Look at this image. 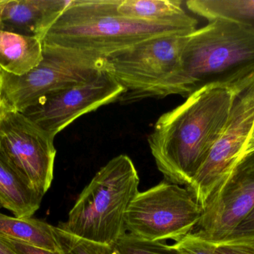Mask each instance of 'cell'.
I'll list each match as a JSON object with an SVG mask.
<instances>
[{
	"instance_id": "1",
	"label": "cell",
	"mask_w": 254,
	"mask_h": 254,
	"mask_svg": "<svg viewBox=\"0 0 254 254\" xmlns=\"http://www.w3.org/2000/svg\"><path fill=\"white\" fill-rule=\"evenodd\" d=\"M232 98V85H206L158 118L148 143L167 181L189 186L223 131Z\"/></svg>"
},
{
	"instance_id": "2",
	"label": "cell",
	"mask_w": 254,
	"mask_h": 254,
	"mask_svg": "<svg viewBox=\"0 0 254 254\" xmlns=\"http://www.w3.org/2000/svg\"><path fill=\"white\" fill-rule=\"evenodd\" d=\"M254 73V28L217 19L188 36L174 72L140 95L188 97L212 84L231 85Z\"/></svg>"
},
{
	"instance_id": "3",
	"label": "cell",
	"mask_w": 254,
	"mask_h": 254,
	"mask_svg": "<svg viewBox=\"0 0 254 254\" xmlns=\"http://www.w3.org/2000/svg\"><path fill=\"white\" fill-rule=\"evenodd\" d=\"M198 21L148 22L125 17L115 10V0H74L51 26L42 42L96 56L108 55L149 39L197 29Z\"/></svg>"
},
{
	"instance_id": "4",
	"label": "cell",
	"mask_w": 254,
	"mask_h": 254,
	"mask_svg": "<svg viewBox=\"0 0 254 254\" xmlns=\"http://www.w3.org/2000/svg\"><path fill=\"white\" fill-rule=\"evenodd\" d=\"M139 183L129 157L113 158L84 188L66 222L58 228L80 238L113 246L127 233L125 216L138 193Z\"/></svg>"
},
{
	"instance_id": "5",
	"label": "cell",
	"mask_w": 254,
	"mask_h": 254,
	"mask_svg": "<svg viewBox=\"0 0 254 254\" xmlns=\"http://www.w3.org/2000/svg\"><path fill=\"white\" fill-rule=\"evenodd\" d=\"M105 71L104 58L43 43L41 61L26 74L14 76L0 69V90L9 107L22 113L46 94L86 83Z\"/></svg>"
},
{
	"instance_id": "6",
	"label": "cell",
	"mask_w": 254,
	"mask_h": 254,
	"mask_svg": "<svg viewBox=\"0 0 254 254\" xmlns=\"http://www.w3.org/2000/svg\"><path fill=\"white\" fill-rule=\"evenodd\" d=\"M202 212L188 188L162 181L136 195L127 211L125 230L148 241L177 242L192 232Z\"/></svg>"
},
{
	"instance_id": "7",
	"label": "cell",
	"mask_w": 254,
	"mask_h": 254,
	"mask_svg": "<svg viewBox=\"0 0 254 254\" xmlns=\"http://www.w3.org/2000/svg\"><path fill=\"white\" fill-rule=\"evenodd\" d=\"M232 86V104L223 131L207 159L187 186L201 206L248 153L253 135L254 73L233 84Z\"/></svg>"
},
{
	"instance_id": "8",
	"label": "cell",
	"mask_w": 254,
	"mask_h": 254,
	"mask_svg": "<svg viewBox=\"0 0 254 254\" xmlns=\"http://www.w3.org/2000/svg\"><path fill=\"white\" fill-rule=\"evenodd\" d=\"M188 35L149 39L104 58L106 71L125 89L119 101L129 104L165 80L179 66Z\"/></svg>"
},
{
	"instance_id": "9",
	"label": "cell",
	"mask_w": 254,
	"mask_h": 254,
	"mask_svg": "<svg viewBox=\"0 0 254 254\" xmlns=\"http://www.w3.org/2000/svg\"><path fill=\"white\" fill-rule=\"evenodd\" d=\"M54 140L20 112H10L0 124V154L43 197L54 178L57 153Z\"/></svg>"
},
{
	"instance_id": "10",
	"label": "cell",
	"mask_w": 254,
	"mask_h": 254,
	"mask_svg": "<svg viewBox=\"0 0 254 254\" xmlns=\"http://www.w3.org/2000/svg\"><path fill=\"white\" fill-rule=\"evenodd\" d=\"M125 92L107 71L82 84L49 92L22 112L51 137L83 115L119 101Z\"/></svg>"
},
{
	"instance_id": "11",
	"label": "cell",
	"mask_w": 254,
	"mask_h": 254,
	"mask_svg": "<svg viewBox=\"0 0 254 254\" xmlns=\"http://www.w3.org/2000/svg\"><path fill=\"white\" fill-rule=\"evenodd\" d=\"M254 207V150L246 154L210 194L192 232L217 245Z\"/></svg>"
},
{
	"instance_id": "12",
	"label": "cell",
	"mask_w": 254,
	"mask_h": 254,
	"mask_svg": "<svg viewBox=\"0 0 254 254\" xmlns=\"http://www.w3.org/2000/svg\"><path fill=\"white\" fill-rule=\"evenodd\" d=\"M71 1L0 0V31L43 40Z\"/></svg>"
},
{
	"instance_id": "13",
	"label": "cell",
	"mask_w": 254,
	"mask_h": 254,
	"mask_svg": "<svg viewBox=\"0 0 254 254\" xmlns=\"http://www.w3.org/2000/svg\"><path fill=\"white\" fill-rule=\"evenodd\" d=\"M43 58V43L37 37L0 31V69L23 76L35 68Z\"/></svg>"
},
{
	"instance_id": "14",
	"label": "cell",
	"mask_w": 254,
	"mask_h": 254,
	"mask_svg": "<svg viewBox=\"0 0 254 254\" xmlns=\"http://www.w3.org/2000/svg\"><path fill=\"white\" fill-rule=\"evenodd\" d=\"M43 196L33 190L0 154V204L15 217L31 218Z\"/></svg>"
},
{
	"instance_id": "15",
	"label": "cell",
	"mask_w": 254,
	"mask_h": 254,
	"mask_svg": "<svg viewBox=\"0 0 254 254\" xmlns=\"http://www.w3.org/2000/svg\"><path fill=\"white\" fill-rule=\"evenodd\" d=\"M54 228L39 219L11 217L0 213V237L50 252H58Z\"/></svg>"
},
{
	"instance_id": "16",
	"label": "cell",
	"mask_w": 254,
	"mask_h": 254,
	"mask_svg": "<svg viewBox=\"0 0 254 254\" xmlns=\"http://www.w3.org/2000/svg\"><path fill=\"white\" fill-rule=\"evenodd\" d=\"M179 0H115V10L125 17L148 22L188 19L190 15Z\"/></svg>"
},
{
	"instance_id": "17",
	"label": "cell",
	"mask_w": 254,
	"mask_h": 254,
	"mask_svg": "<svg viewBox=\"0 0 254 254\" xmlns=\"http://www.w3.org/2000/svg\"><path fill=\"white\" fill-rule=\"evenodd\" d=\"M186 7L207 20L226 19L254 28V0H189Z\"/></svg>"
},
{
	"instance_id": "18",
	"label": "cell",
	"mask_w": 254,
	"mask_h": 254,
	"mask_svg": "<svg viewBox=\"0 0 254 254\" xmlns=\"http://www.w3.org/2000/svg\"><path fill=\"white\" fill-rule=\"evenodd\" d=\"M58 252L61 254H118L114 245L95 243L54 228Z\"/></svg>"
},
{
	"instance_id": "19",
	"label": "cell",
	"mask_w": 254,
	"mask_h": 254,
	"mask_svg": "<svg viewBox=\"0 0 254 254\" xmlns=\"http://www.w3.org/2000/svg\"><path fill=\"white\" fill-rule=\"evenodd\" d=\"M114 246L118 254H179L173 246L142 240L128 233L124 234Z\"/></svg>"
},
{
	"instance_id": "20",
	"label": "cell",
	"mask_w": 254,
	"mask_h": 254,
	"mask_svg": "<svg viewBox=\"0 0 254 254\" xmlns=\"http://www.w3.org/2000/svg\"><path fill=\"white\" fill-rule=\"evenodd\" d=\"M242 244L254 247V207L219 245Z\"/></svg>"
},
{
	"instance_id": "21",
	"label": "cell",
	"mask_w": 254,
	"mask_h": 254,
	"mask_svg": "<svg viewBox=\"0 0 254 254\" xmlns=\"http://www.w3.org/2000/svg\"><path fill=\"white\" fill-rule=\"evenodd\" d=\"M173 247L179 254H215L217 245L189 234L176 242Z\"/></svg>"
},
{
	"instance_id": "22",
	"label": "cell",
	"mask_w": 254,
	"mask_h": 254,
	"mask_svg": "<svg viewBox=\"0 0 254 254\" xmlns=\"http://www.w3.org/2000/svg\"><path fill=\"white\" fill-rule=\"evenodd\" d=\"M215 254H254V247L248 245H219Z\"/></svg>"
},
{
	"instance_id": "23",
	"label": "cell",
	"mask_w": 254,
	"mask_h": 254,
	"mask_svg": "<svg viewBox=\"0 0 254 254\" xmlns=\"http://www.w3.org/2000/svg\"><path fill=\"white\" fill-rule=\"evenodd\" d=\"M6 240H7V239H6ZM7 241L10 243L12 247L20 254H61L59 252H50V251L40 249V248L25 244L23 243H19V242H15L10 240H7Z\"/></svg>"
},
{
	"instance_id": "24",
	"label": "cell",
	"mask_w": 254,
	"mask_h": 254,
	"mask_svg": "<svg viewBox=\"0 0 254 254\" xmlns=\"http://www.w3.org/2000/svg\"><path fill=\"white\" fill-rule=\"evenodd\" d=\"M0 254H20L16 252L7 240L0 237Z\"/></svg>"
},
{
	"instance_id": "25",
	"label": "cell",
	"mask_w": 254,
	"mask_h": 254,
	"mask_svg": "<svg viewBox=\"0 0 254 254\" xmlns=\"http://www.w3.org/2000/svg\"><path fill=\"white\" fill-rule=\"evenodd\" d=\"M11 111H13V110L9 107L8 104L3 99L2 96H1V90H0V124H1L3 119L5 117L6 115Z\"/></svg>"
},
{
	"instance_id": "26",
	"label": "cell",
	"mask_w": 254,
	"mask_h": 254,
	"mask_svg": "<svg viewBox=\"0 0 254 254\" xmlns=\"http://www.w3.org/2000/svg\"><path fill=\"white\" fill-rule=\"evenodd\" d=\"M254 150V142L253 143H250L249 145V148H248V153L249 152H252V151Z\"/></svg>"
},
{
	"instance_id": "27",
	"label": "cell",
	"mask_w": 254,
	"mask_h": 254,
	"mask_svg": "<svg viewBox=\"0 0 254 254\" xmlns=\"http://www.w3.org/2000/svg\"><path fill=\"white\" fill-rule=\"evenodd\" d=\"M253 142H254V133H253V135H252V140H251V141H250V143H249V144H250V143H253Z\"/></svg>"
},
{
	"instance_id": "28",
	"label": "cell",
	"mask_w": 254,
	"mask_h": 254,
	"mask_svg": "<svg viewBox=\"0 0 254 254\" xmlns=\"http://www.w3.org/2000/svg\"><path fill=\"white\" fill-rule=\"evenodd\" d=\"M1 208H2V207H1V204H0V210H1Z\"/></svg>"
}]
</instances>
